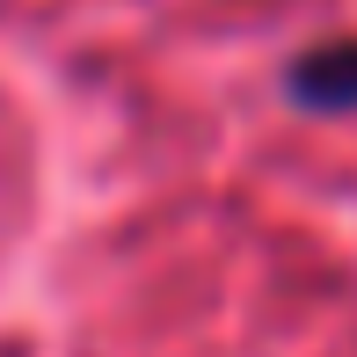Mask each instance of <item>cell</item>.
<instances>
[{"mask_svg": "<svg viewBox=\"0 0 357 357\" xmlns=\"http://www.w3.org/2000/svg\"><path fill=\"white\" fill-rule=\"evenodd\" d=\"M291 95L314 109H357V44H328V52L291 66Z\"/></svg>", "mask_w": 357, "mask_h": 357, "instance_id": "1", "label": "cell"}]
</instances>
